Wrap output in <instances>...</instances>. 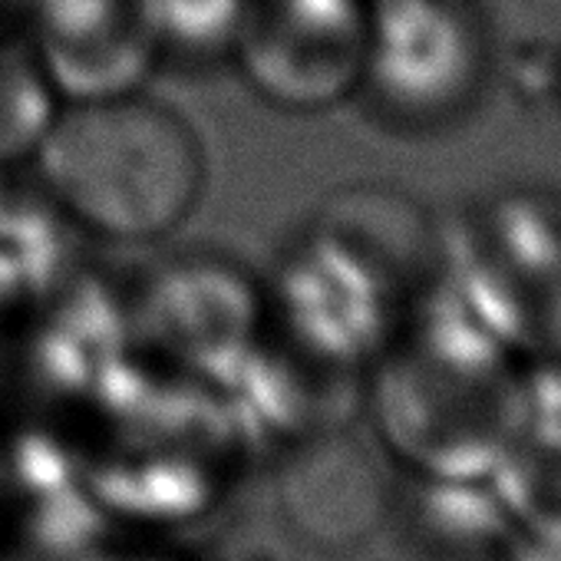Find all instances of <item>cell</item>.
Instances as JSON below:
<instances>
[{"instance_id":"1","label":"cell","mask_w":561,"mask_h":561,"mask_svg":"<svg viewBox=\"0 0 561 561\" xmlns=\"http://www.w3.org/2000/svg\"><path fill=\"white\" fill-rule=\"evenodd\" d=\"M443 288V231L413 195L354 185L314 215L280 277V311L321 360H377Z\"/></svg>"},{"instance_id":"2","label":"cell","mask_w":561,"mask_h":561,"mask_svg":"<svg viewBox=\"0 0 561 561\" xmlns=\"http://www.w3.org/2000/svg\"><path fill=\"white\" fill-rule=\"evenodd\" d=\"M374 407L390 446L433 479H482L535 413L531 364L443 288L377 357Z\"/></svg>"},{"instance_id":"3","label":"cell","mask_w":561,"mask_h":561,"mask_svg":"<svg viewBox=\"0 0 561 561\" xmlns=\"http://www.w3.org/2000/svg\"><path fill=\"white\" fill-rule=\"evenodd\" d=\"M34 156L54 205L119 244L172 234L208 182L198 129L142 90L60 103Z\"/></svg>"},{"instance_id":"4","label":"cell","mask_w":561,"mask_h":561,"mask_svg":"<svg viewBox=\"0 0 561 561\" xmlns=\"http://www.w3.org/2000/svg\"><path fill=\"white\" fill-rule=\"evenodd\" d=\"M443 231V291L525 364H561V192L505 185Z\"/></svg>"},{"instance_id":"5","label":"cell","mask_w":561,"mask_h":561,"mask_svg":"<svg viewBox=\"0 0 561 561\" xmlns=\"http://www.w3.org/2000/svg\"><path fill=\"white\" fill-rule=\"evenodd\" d=\"M495 70L492 27L479 0H374L357 103L403 136L462 123Z\"/></svg>"},{"instance_id":"6","label":"cell","mask_w":561,"mask_h":561,"mask_svg":"<svg viewBox=\"0 0 561 561\" xmlns=\"http://www.w3.org/2000/svg\"><path fill=\"white\" fill-rule=\"evenodd\" d=\"M370 18L374 0H244L228 57L264 106L328 113L360 90Z\"/></svg>"},{"instance_id":"7","label":"cell","mask_w":561,"mask_h":561,"mask_svg":"<svg viewBox=\"0 0 561 561\" xmlns=\"http://www.w3.org/2000/svg\"><path fill=\"white\" fill-rule=\"evenodd\" d=\"M34 57L70 103L139 90L159 54L136 0H54Z\"/></svg>"},{"instance_id":"8","label":"cell","mask_w":561,"mask_h":561,"mask_svg":"<svg viewBox=\"0 0 561 561\" xmlns=\"http://www.w3.org/2000/svg\"><path fill=\"white\" fill-rule=\"evenodd\" d=\"M492 476L508 518L528 535L561 541V410H535Z\"/></svg>"},{"instance_id":"9","label":"cell","mask_w":561,"mask_h":561,"mask_svg":"<svg viewBox=\"0 0 561 561\" xmlns=\"http://www.w3.org/2000/svg\"><path fill=\"white\" fill-rule=\"evenodd\" d=\"M57 113L50 87L34 54H0V159L34 152Z\"/></svg>"},{"instance_id":"10","label":"cell","mask_w":561,"mask_h":561,"mask_svg":"<svg viewBox=\"0 0 561 561\" xmlns=\"http://www.w3.org/2000/svg\"><path fill=\"white\" fill-rule=\"evenodd\" d=\"M100 499L119 508L159 512V515H188L202 505L205 485L195 472L179 466H152L142 472L116 469L100 479Z\"/></svg>"},{"instance_id":"11","label":"cell","mask_w":561,"mask_h":561,"mask_svg":"<svg viewBox=\"0 0 561 561\" xmlns=\"http://www.w3.org/2000/svg\"><path fill=\"white\" fill-rule=\"evenodd\" d=\"M50 495L54 499L44 505V518H41V541L47 548H64V551L90 541L100 528L96 505L67 489H54Z\"/></svg>"},{"instance_id":"12","label":"cell","mask_w":561,"mask_h":561,"mask_svg":"<svg viewBox=\"0 0 561 561\" xmlns=\"http://www.w3.org/2000/svg\"><path fill=\"white\" fill-rule=\"evenodd\" d=\"M551 83H554V90H558V96H561V44H558V50H554V57H551Z\"/></svg>"},{"instance_id":"13","label":"cell","mask_w":561,"mask_h":561,"mask_svg":"<svg viewBox=\"0 0 561 561\" xmlns=\"http://www.w3.org/2000/svg\"><path fill=\"white\" fill-rule=\"evenodd\" d=\"M83 561H149V558H119V554H96V558H83Z\"/></svg>"}]
</instances>
